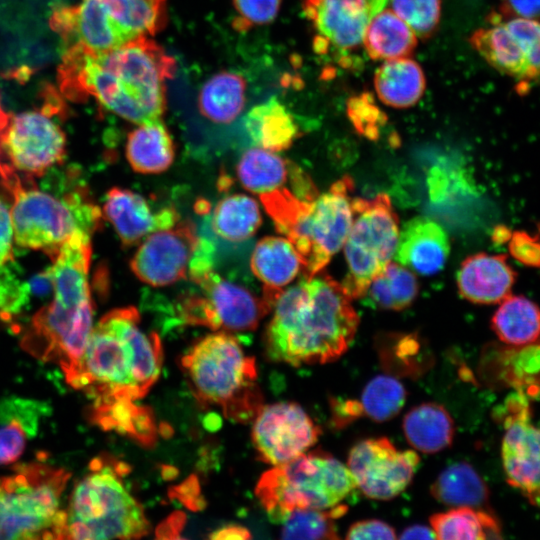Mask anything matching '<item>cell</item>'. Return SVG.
Listing matches in <instances>:
<instances>
[{
    "label": "cell",
    "mask_w": 540,
    "mask_h": 540,
    "mask_svg": "<svg viewBox=\"0 0 540 540\" xmlns=\"http://www.w3.org/2000/svg\"><path fill=\"white\" fill-rule=\"evenodd\" d=\"M175 72L174 57L149 37H139L102 53L65 47L57 80L71 101L93 98L117 116L141 124L161 119L165 84Z\"/></svg>",
    "instance_id": "cell-1"
},
{
    "label": "cell",
    "mask_w": 540,
    "mask_h": 540,
    "mask_svg": "<svg viewBox=\"0 0 540 540\" xmlns=\"http://www.w3.org/2000/svg\"><path fill=\"white\" fill-rule=\"evenodd\" d=\"M265 332L268 357L295 367L325 364L350 347L359 317L342 284L324 273L283 290Z\"/></svg>",
    "instance_id": "cell-2"
},
{
    "label": "cell",
    "mask_w": 540,
    "mask_h": 540,
    "mask_svg": "<svg viewBox=\"0 0 540 540\" xmlns=\"http://www.w3.org/2000/svg\"><path fill=\"white\" fill-rule=\"evenodd\" d=\"M162 359L160 337L140 327L137 309L118 308L93 327L80 361L65 380L92 400L91 412L132 404L158 380Z\"/></svg>",
    "instance_id": "cell-3"
},
{
    "label": "cell",
    "mask_w": 540,
    "mask_h": 540,
    "mask_svg": "<svg viewBox=\"0 0 540 540\" xmlns=\"http://www.w3.org/2000/svg\"><path fill=\"white\" fill-rule=\"evenodd\" d=\"M91 236L75 233L51 257L46 270L53 299L31 319L21 339L33 357L57 364L69 375L82 357L93 329V303L88 273Z\"/></svg>",
    "instance_id": "cell-4"
},
{
    "label": "cell",
    "mask_w": 540,
    "mask_h": 540,
    "mask_svg": "<svg viewBox=\"0 0 540 540\" xmlns=\"http://www.w3.org/2000/svg\"><path fill=\"white\" fill-rule=\"evenodd\" d=\"M352 190V179L344 176L312 200L284 187L260 194L276 230L296 248L303 276L321 272L344 245L353 219Z\"/></svg>",
    "instance_id": "cell-5"
},
{
    "label": "cell",
    "mask_w": 540,
    "mask_h": 540,
    "mask_svg": "<svg viewBox=\"0 0 540 540\" xmlns=\"http://www.w3.org/2000/svg\"><path fill=\"white\" fill-rule=\"evenodd\" d=\"M2 186L9 193L14 241L52 257L77 232L92 235L101 212L85 188L78 186L56 196L41 190L33 177L21 176L0 162Z\"/></svg>",
    "instance_id": "cell-6"
},
{
    "label": "cell",
    "mask_w": 540,
    "mask_h": 540,
    "mask_svg": "<svg viewBox=\"0 0 540 540\" xmlns=\"http://www.w3.org/2000/svg\"><path fill=\"white\" fill-rule=\"evenodd\" d=\"M128 467L107 456L93 459L64 509V539H135L148 534L143 506L126 488Z\"/></svg>",
    "instance_id": "cell-7"
},
{
    "label": "cell",
    "mask_w": 540,
    "mask_h": 540,
    "mask_svg": "<svg viewBox=\"0 0 540 540\" xmlns=\"http://www.w3.org/2000/svg\"><path fill=\"white\" fill-rule=\"evenodd\" d=\"M181 367L195 397L220 407L231 420H251L263 405L255 359L230 333L200 339L181 358Z\"/></svg>",
    "instance_id": "cell-8"
},
{
    "label": "cell",
    "mask_w": 540,
    "mask_h": 540,
    "mask_svg": "<svg viewBox=\"0 0 540 540\" xmlns=\"http://www.w3.org/2000/svg\"><path fill=\"white\" fill-rule=\"evenodd\" d=\"M0 475V539H64L62 493L70 473L35 461Z\"/></svg>",
    "instance_id": "cell-9"
},
{
    "label": "cell",
    "mask_w": 540,
    "mask_h": 540,
    "mask_svg": "<svg viewBox=\"0 0 540 540\" xmlns=\"http://www.w3.org/2000/svg\"><path fill=\"white\" fill-rule=\"evenodd\" d=\"M357 486L348 467L321 450L274 466L259 479L255 494L276 523L295 510L327 509L342 504Z\"/></svg>",
    "instance_id": "cell-10"
},
{
    "label": "cell",
    "mask_w": 540,
    "mask_h": 540,
    "mask_svg": "<svg viewBox=\"0 0 540 540\" xmlns=\"http://www.w3.org/2000/svg\"><path fill=\"white\" fill-rule=\"evenodd\" d=\"M352 224L344 243L347 274L342 286L351 299L362 298L371 281L388 265L399 237L398 217L390 198L352 200Z\"/></svg>",
    "instance_id": "cell-11"
},
{
    "label": "cell",
    "mask_w": 540,
    "mask_h": 540,
    "mask_svg": "<svg viewBox=\"0 0 540 540\" xmlns=\"http://www.w3.org/2000/svg\"><path fill=\"white\" fill-rule=\"evenodd\" d=\"M200 293L183 296L178 304L181 319L190 325H200L223 332H250L272 306L248 288L229 281L215 270L199 283Z\"/></svg>",
    "instance_id": "cell-12"
},
{
    "label": "cell",
    "mask_w": 540,
    "mask_h": 540,
    "mask_svg": "<svg viewBox=\"0 0 540 540\" xmlns=\"http://www.w3.org/2000/svg\"><path fill=\"white\" fill-rule=\"evenodd\" d=\"M471 46L500 73L513 78L519 93L540 82V21L489 17L469 38Z\"/></svg>",
    "instance_id": "cell-13"
},
{
    "label": "cell",
    "mask_w": 540,
    "mask_h": 540,
    "mask_svg": "<svg viewBox=\"0 0 540 540\" xmlns=\"http://www.w3.org/2000/svg\"><path fill=\"white\" fill-rule=\"evenodd\" d=\"M65 153V133L41 111L9 114L0 130V162L21 176L42 177L63 162Z\"/></svg>",
    "instance_id": "cell-14"
},
{
    "label": "cell",
    "mask_w": 540,
    "mask_h": 540,
    "mask_svg": "<svg viewBox=\"0 0 540 540\" xmlns=\"http://www.w3.org/2000/svg\"><path fill=\"white\" fill-rule=\"evenodd\" d=\"M419 463L420 457L414 450H399L388 438L379 437L355 444L346 466L365 496L389 500L407 488Z\"/></svg>",
    "instance_id": "cell-15"
},
{
    "label": "cell",
    "mask_w": 540,
    "mask_h": 540,
    "mask_svg": "<svg viewBox=\"0 0 540 540\" xmlns=\"http://www.w3.org/2000/svg\"><path fill=\"white\" fill-rule=\"evenodd\" d=\"M321 433L306 411L292 402L262 405L252 428L253 444L259 457L273 466L304 454Z\"/></svg>",
    "instance_id": "cell-16"
},
{
    "label": "cell",
    "mask_w": 540,
    "mask_h": 540,
    "mask_svg": "<svg viewBox=\"0 0 540 540\" xmlns=\"http://www.w3.org/2000/svg\"><path fill=\"white\" fill-rule=\"evenodd\" d=\"M199 237L190 221H178L171 228L153 232L139 245L130 268L140 281L153 287L185 279Z\"/></svg>",
    "instance_id": "cell-17"
},
{
    "label": "cell",
    "mask_w": 540,
    "mask_h": 540,
    "mask_svg": "<svg viewBox=\"0 0 540 540\" xmlns=\"http://www.w3.org/2000/svg\"><path fill=\"white\" fill-rule=\"evenodd\" d=\"M507 408L501 446L507 481L540 505V428L530 422L525 400L513 399Z\"/></svg>",
    "instance_id": "cell-18"
},
{
    "label": "cell",
    "mask_w": 540,
    "mask_h": 540,
    "mask_svg": "<svg viewBox=\"0 0 540 540\" xmlns=\"http://www.w3.org/2000/svg\"><path fill=\"white\" fill-rule=\"evenodd\" d=\"M383 0H302L303 13L316 32L314 47L353 50L362 44L365 28Z\"/></svg>",
    "instance_id": "cell-19"
},
{
    "label": "cell",
    "mask_w": 540,
    "mask_h": 540,
    "mask_svg": "<svg viewBox=\"0 0 540 540\" xmlns=\"http://www.w3.org/2000/svg\"><path fill=\"white\" fill-rule=\"evenodd\" d=\"M103 214L126 247L139 244L153 232L171 228L180 219L174 207L153 210L140 194L117 187L106 193Z\"/></svg>",
    "instance_id": "cell-20"
},
{
    "label": "cell",
    "mask_w": 540,
    "mask_h": 540,
    "mask_svg": "<svg viewBox=\"0 0 540 540\" xmlns=\"http://www.w3.org/2000/svg\"><path fill=\"white\" fill-rule=\"evenodd\" d=\"M517 274L507 256L477 253L464 259L457 272L460 295L477 304H496L511 295Z\"/></svg>",
    "instance_id": "cell-21"
},
{
    "label": "cell",
    "mask_w": 540,
    "mask_h": 540,
    "mask_svg": "<svg viewBox=\"0 0 540 540\" xmlns=\"http://www.w3.org/2000/svg\"><path fill=\"white\" fill-rule=\"evenodd\" d=\"M450 252L445 230L427 217H415L399 234L395 259L421 275H434L443 269Z\"/></svg>",
    "instance_id": "cell-22"
},
{
    "label": "cell",
    "mask_w": 540,
    "mask_h": 540,
    "mask_svg": "<svg viewBox=\"0 0 540 540\" xmlns=\"http://www.w3.org/2000/svg\"><path fill=\"white\" fill-rule=\"evenodd\" d=\"M253 274L264 284L263 297L272 305L299 272L303 271L301 258L287 239L267 236L260 239L250 258Z\"/></svg>",
    "instance_id": "cell-23"
},
{
    "label": "cell",
    "mask_w": 540,
    "mask_h": 540,
    "mask_svg": "<svg viewBox=\"0 0 540 540\" xmlns=\"http://www.w3.org/2000/svg\"><path fill=\"white\" fill-rule=\"evenodd\" d=\"M379 100L396 109L414 106L424 95L426 78L421 66L410 57L384 61L374 75Z\"/></svg>",
    "instance_id": "cell-24"
},
{
    "label": "cell",
    "mask_w": 540,
    "mask_h": 540,
    "mask_svg": "<svg viewBox=\"0 0 540 540\" xmlns=\"http://www.w3.org/2000/svg\"><path fill=\"white\" fill-rule=\"evenodd\" d=\"M126 158L132 169L142 174L166 171L175 158V147L161 119L138 124L127 136Z\"/></svg>",
    "instance_id": "cell-25"
},
{
    "label": "cell",
    "mask_w": 540,
    "mask_h": 540,
    "mask_svg": "<svg viewBox=\"0 0 540 540\" xmlns=\"http://www.w3.org/2000/svg\"><path fill=\"white\" fill-rule=\"evenodd\" d=\"M417 43V35L391 8L372 15L362 39L367 55L383 62L410 57Z\"/></svg>",
    "instance_id": "cell-26"
},
{
    "label": "cell",
    "mask_w": 540,
    "mask_h": 540,
    "mask_svg": "<svg viewBox=\"0 0 540 540\" xmlns=\"http://www.w3.org/2000/svg\"><path fill=\"white\" fill-rule=\"evenodd\" d=\"M244 127L256 147L273 152L288 149L299 132L292 114L274 96L251 108Z\"/></svg>",
    "instance_id": "cell-27"
},
{
    "label": "cell",
    "mask_w": 540,
    "mask_h": 540,
    "mask_svg": "<svg viewBox=\"0 0 540 540\" xmlns=\"http://www.w3.org/2000/svg\"><path fill=\"white\" fill-rule=\"evenodd\" d=\"M402 427L408 443L426 454L446 449L455 435L450 413L441 404L432 402L411 408L403 418Z\"/></svg>",
    "instance_id": "cell-28"
},
{
    "label": "cell",
    "mask_w": 540,
    "mask_h": 540,
    "mask_svg": "<svg viewBox=\"0 0 540 540\" xmlns=\"http://www.w3.org/2000/svg\"><path fill=\"white\" fill-rule=\"evenodd\" d=\"M102 13L127 41L149 37L167 23V0H96Z\"/></svg>",
    "instance_id": "cell-29"
},
{
    "label": "cell",
    "mask_w": 540,
    "mask_h": 540,
    "mask_svg": "<svg viewBox=\"0 0 540 540\" xmlns=\"http://www.w3.org/2000/svg\"><path fill=\"white\" fill-rule=\"evenodd\" d=\"M5 413L0 415V466L17 461L29 438L36 434L43 412L42 404L25 399L1 403Z\"/></svg>",
    "instance_id": "cell-30"
},
{
    "label": "cell",
    "mask_w": 540,
    "mask_h": 540,
    "mask_svg": "<svg viewBox=\"0 0 540 540\" xmlns=\"http://www.w3.org/2000/svg\"><path fill=\"white\" fill-rule=\"evenodd\" d=\"M246 87V80L239 73L221 71L213 75L200 89V113L217 124L233 122L245 106Z\"/></svg>",
    "instance_id": "cell-31"
},
{
    "label": "cell",
    "mask_w": 540,
    "mask_h": 540,
    "mask_svg": "<svg viewBox=\"0 0 540 540\" xmlns=\"http://www.w3.org/2000/svg\"><path fill=\"white\" fill-rule=\"evenodd\" d=\"M491 328L504 343L526 346L540 337V308L522 295H509L491 318Z\"/></svg>",
    "instance_id": "cell-32"
},
{
    "label": "cell",
    "mask_w": 540,
    "mask_h": 540,
    "mask_svg": "<svg viewBox=\"0 0 540 540\" xmlns=\"http://www.w3.org/2000/svg\"><path fill=\"white\" fill-rule=\"evenodd\" d=\"M432 496L451 507L480 509L487 505L489 490L477 471L466 462L445 468L431 485Z\"/></svg>",
    "instance_id": "cell-33"
},
{
    "label": "cell",
    "mask_w": 540,
    "mask_h": 540,
    "mask_svg": "<svg viewBox=\"0 0 540 540\" xmlns=\"http://www.w3.org/2000/svg\"><path fill=\"white\" fill-rule=\"evenodd\" d=\"M262 223L258 202L244 194L223 197L211 216V228L219 238L239 243L255 235Z\"/></svg>",
    "instance_id": "cell-34"
},
{
    "label": "cell",
    "mask_w": 540,
    "mask_h": 540,
    "mask_svg": "<svg viewBox=\"0 0 540 540\" xmlns=\"http://www.w3.org/2000/svg\"><path fill=\"white\" fill-rule=\"evenodd\" d=\"M294 163L263 148L246 150L236 168L241 185L255 194H264L278 188L290 180Z\"/></svg>",
    "instance_id": "cell-35"
},
{
    "label": "cell",
    "mask_w": 540,
    "mask_h": 540,
    "mask_svg": "<svg viewBox=\"0 0 540 540\" xmlns=\"http://www.w3.org/2000/svg\"><path fill=\"white\" fill-rule=\"evenodd\" d=\"M436 539H490L501 538L496 518L488 511L472 507H452L430 517Z\"/></svg>",
    "instance_id": "cell-36"
},
{
    "label": "cell",
    "mask_w": 540,
    "mask_h": 540,
    "mask_svg": "<svg viewBox=\"0 0 540 540\" xmlns=\"http://www.w3.org/2000/svg\"><path fill=\"white\" fill-rule=\"evenodd\" d=\"M419 291L415 274L397 263L389 262L366 289L365 304L384 310H403L410 306Z\"/></svg>",
    "instance_id": "cell-37"
},
{
    "label": "cell",
    "mask_w": 540,
    "mask_h": 540,
    "mask_svg": "<svg viewBox=\"0 0 540 540\" xmlns=\"http://www.w3.org/2000/svg\"><path fill=\"white\" fill-rule=\"evenodd\" d=\"M342 503L327 509H303L291 512L281 523L282 539H339L335 520L347 512Z\"/></svg>",
    "instance_id": "cell-38"
},
{
    "label": "cell",
    "mask_w": 540,
    "mask_h": 540,
    "mask_svg": "<svg viewBox=\"0 0 540 540\" xmlns=\"http://www.w3.org/2000/svg\"><path fill=\"white\" fill-rule=\"evenodd\" d=\"M407 392L403 384L390 375H377L364 387L359 402L362 414L373 421L385 422L403 408Z\"/></svg>",
    "instance_id": "cell-39"
},
{
    "label": "cell",
    "mask_w": 540,
    "mask_h": 540,
    "mask_svg": "<svg viewBox=\"0 0 540 540\" xmlns=\"http://www.w3.org/2000/svg\"><path fill=\"white\" fill-rule=\"evenodd\" d=\"M390 8L420 39L430 38L438 29L441 0H389Z\"/></svg>",
    "instance_id": "cell-40"
},
{
    "label": "cell",
    "mask_w": 540,
    "mask_h": 540,
    "mask_svg": "<svg viewBox=\"0 0 540 540\" xmlns=\"http://www.w3.org/2000/svg\"><path fill=\"white\" fill-rule=\"evenodd\" d=\"M347 114L356 131L370 140L379 137L380 129L386 122L384 112L377 107L369 93L352 97L347 103Z\"/></svg>",
    "instance_id": "cell-41"
},
{
    "label": "cell",
    "mask_w": 540,
    "mask_h": 540,
    "mask_svg": "<svg viewBox=\"0 0 540 540\" xmlns=\"http://www.w3.org/2000/svg\"><path fill=\"white\" fill-rule=\"evenodd\" d=\"M236 12L232 26L244 32L271 23L277 16L281 0H232Z\"/></svg>",
    "instance_id": "cell-42"
},
{
    "label": "cell",
    "mask_w": 540,
    "mask_h": 540,
    "mask_svg": "<svg viewBox=\"0 0 540 540\" xmlns=\"http://www.w3.org/2000/svg\"><path fill=\"white\" fill-rule=\"evenodd\" d=\"M508 250L524 266L540 269V233L531 234L524 230L511 232Z\"/></svg>",
    "instance_id": "cell-43"
},
{
    "label": "cell",
    "mask_w": 540,
    "mask_h": 540,
    "mask_svg": "<svg viewBox=\"0 0 540 540\" xmlns=\"http://www.w3.org/2000/svg\"><path fill=\"white\" fill-rule=\"evenodd\" d=\"M346 539H396V531L388 523L378 519H365L353 523L347 530Z\"/></svg>",
    "instance_id": "cell-44"
},
{
    "label": "cell",
    "mask_w": 540,
    "mask_h": 540,
    "mask_svg": "<svg viewBox=\"0 0 540 540\" xmlns=\"http://www.w3.org/2000/svg\"><path fill=\"white\" fill-rule=\"evenodd\" d=\"M13 241L10 205L0 193V266L13 261Z\"/></svg>",
    "instance_id": "cell-45"
},
{
    "label": "cell",
    "mask_w": 540,
    "mask_h": 540,
    "mask_svg": "<svg viewBox=\"0 0 540 540\" xmlns=\"http://www.w3.org/2000/svg\"><path fill=\"white\" fill-rule=\"evenodd\" d=\"M502 18H525L540 20V0H500Z\"/></svg>",
    "instance_id": "cell-46"
},
{
    "label": "cell",
    "mask_w": 540,
    "mask_h": 540,
    "mask_svg": "<svg viewBox=\"0 0 540 540\" xmlns=\"http://www.w3.org/2000/svg\"><path fill=\"white\" fill-rule=\"evenodd\" d=\"M400 539H436V534L432 527L426 525L415 524L405 528Z\"/></svg>",
    "instance_id": "cell-47"
},
{
    "label": "cell",
    "mask_w": 540,
    "mask_h": 540,
    "mask_svg": "<svg viewBox=\"0 0 540 540\" xmlns=\"http://www.w3.org/2000/svg\"><path fill=\"white\" fill-rule=\"evenodd\" d=\"M249 537V532L239 526L223 527L211 535V538L214 539H246Z\"/></svg>",
    "instance_id": "cell-48"
},
{
    "label": "cell",
    "mask_w": 540,
    "mask_h": 540,
    "mask_svg": "<svg viewBox=\"0 0 540 540\" xmlns=\"http://www.w3.org/2000/svg\"><path fill=\"white\" fill-rule=\"evenodd\" d=\"M9 117V113L5 112V110L2 107L1 103V95H0V130L4 127Z\"/></svg>",
    "instance_id": "cell-49"
}]
</instances>
